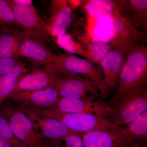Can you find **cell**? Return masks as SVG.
I'll use <instances>...</instances> for the list:
<instances>
[{"label": "cell", "instance_id": "1", "mask_svg": "<svg viewBox=\"0 0 147 147\" xmlns=\"http://www.w3.org/2000/svg\"><path fill=\"white\" fill-rule=\"evenodd\" d=\"M147 81V48L145 44H140L125 54L117 87L108 106L113 107L128 92L145 85Z\"/></svg>", "mask_w": 147, "mask_h": 147}, {"label": "cell", "instance_id": "2", "mask_svg": "<svg viewBox=\"0 0 147 147\" xmlns=\"http://www.w3.org/2000/svg\"><path fill=\"white\" fill-rule=\"evenodd\" d=\"M0 113L8 121L15 136L26 147H52L38 132L28 116L20 107L4 104Z\"/></svg>", "mask_w": 147, "mask_h": 147}, {"label": "cell", "instance_id": "3", "mask_svg": "<svg viewBox=\"0 0 147 147\" xmlns=\"http://www.w3.org/2000/svg\"><path fill=\"white\" fill-rule=\"evenodd\" d=\"M40 117L56 119L74 132L83 133L94 130L113 129L120 126L102 116L82 113H61L41 109L23 110Z\"/></svg>", "mask_w": 147, "mask_h": 147}, {"label": "cell", "instance_id": "4", "mask_svg": "<svg viewBox=\"0 0 147 147\" xmlns=\"http://www.w3.org/2000/svg\"><path fill=\"white\" fill-rule=\"evenodd\" d=\"M18 55V57H26L34 65L41 66L43 68L61 75L73 76L63 68L57 55L47 47L44 41L34 38L25 32L19 42Z\"/></svg>", "mask_w": 147, "mask_h": 147}, {"label": "cell", "instance_id": "5", "mask_svg": "<svg viewBox=\"0 0 147 147\" xmlns=\"http://www.w3.org/2000/svg\"><path fill=\"white\" fill-rule=\"evenodd\" d=\"M108 119L119 126H127L147 110L146 84L131 90L117 104L111 107Z\"/></svg>", "mask_w": 147, "mask_h": 147}, {"label": "cell", "instance_id": "6", "mask_svg": "<svg viewBox=\"0 0 147 147\" xmlns=\"http://www.w3.org/2000/svg\"><path fill=\"white\" fill-rule=\"evenodd\" d=\"M7 1L13 11L17 24L23 31L34 38L48 42L57 49L52 35L36 10L16 4L11 0H7Z\"/></svg>", "mask_w": 147, "mask_h": 147}, {"label": "cell", "instance_id": "7", "mask_svg": "<svg viewBox=\"0 0 147 147\" xmlns=\"http://www.w3.org/2000/svg\"><path fill=\"white\" fill-rule=\"evenodd\" d=\"M110 18L113 35L109 42L113 48L120 50L125 55L133 47L140 44H145L147 42L146 35L129 25L119 13L117 7Z\"/></svg>", "mask_w": 147, "mask_h": 147}, {"label": "cell", "instance_id": "8", "mask_svg": "<svg viewBox=\"0 0 147 147\" xmlns=\"http://www.w3.org/2000/svg\"><path fill=\"white\" fill-rule=\"evenodd\" d=\"M57 56L62 67L70 75H84L97 86L102 96L110 93L104 84L100 67L93 63L67 53Z\"/></svg>", "mask_w": 147, "mask_h": 147}, {"label": "cell", "instance_id": "9", "mask_svg": "<svg viewBox=\"0 0 147 147\" xmlns=\"http://www.w3.org/2000/svg\"><path fill=\"white\" fill-rule=\"evenodd\" d=\"M94 98L92 97L81 99L59 97L53 107L45 110L49 112L66 114H91L108 118L112 108L103 100H94Z\"/></svg>", "mask_w": 147, "mask_h": 147}, {"label": "cell", "instance_id": "10", "mask_svg": "<svg viewBox=\"0 0 147 147\" xmlns=\"http://www.w3.org/2000/svg\"><path fill=\"white\" fill-rule=\"evenodd\" d=\"M54 87L59 97L75 99L96 97L100 92L94 83L79 75L65 76L61 74Z\"/></svg>", "mask_w": 147, "mask_h": 147}, {"label": "cell", "instance_id": "11", "mask_svg": "<svg viewBox=\"0 0 147 147\" xmlns=\"http://www.w3.org/2000/svg\"><path fill=\"white\" fill-rule=\"evenodd\" d=\"M59 98L55 87L41 90L21 91L11 94L8 99L22 110L50 109Z\"/></svg>", "mask_w": 147, "mask_h": 147}, {"label": "cell", "instance_id": "12", "mask_svg": "<svg viewBox=\"0 0 147 147\" xmlns=\"http://www.w3.org/2000/svg\"><path fill=\"white\" fill-rule=\"evenodd\" d=\"M84 147H125L131 144L124 128L81 133Z\"/></svg>", "mask_w": 147, "mask_h": 147}, {"label": "cell", "instance_id": "13", "mask_svg": "<svg viewBox=\"0 0 147 147\" xmlns=\"http://www.w3.org/2000/svg\"><path fill=\"white\" fill-rule=\"evenodd\" d=\"M121 16L131 27L146 35L147 30V0H113Z\"/></svg>", "mask_w": 147, "mask_h": 147}, {"label": "cell", "instance_id": "14", "mask_svg": "<svg viewBox=\"0 0 147 147\" xmlns=\"http://www.w3.org/2000/svg\"><path fill=\"white\" fill-rule=\"evenodd\" d=\"M60 75L44 68L36 69L22 76L11 94L19 92L41 90L53 88Z\"/></svg>", "mask_w": 147, "mask_h": 147}, {"label": "cell", "instance_id": "15", "mask_svg": "<svg viewBox=\"0 0 147 147\" xmlns=\"http://www.w3.org/2000/svg\"><path fill=\"white\" fill-rule=\"evenodd\" d=\"M125 61V53L113 48L100 63L99 67L102 69L104 84L110 93L117 89Z\"/></svg>", "mask_w": 147, "mask_h": 147}, {"label": "cell", "instance_id": "16", "mask_svg": "<svg viewBox=\"0 0 147 147\" xmlns=\"http://www.w3.org/2000/svg\"><path fill=\"white\" fill-rule=\"evenodd\" d=\"M52 13L48 29L51 35L58 36L66 32L72 23V7L68 1H52Z\"/></svg>", "mask_w": 147, "mask_h": 147}, {"label": "cell", "instance_id": "17", "mask_svg": "<svg viewBox=\"0 0 147 147\" xmlns=\"http://www.w3.org/2000/svg\"><path fill=\"white\" fill-rule=\"evenodd\" d=\"M24 112L32 121L35 122L36 126L40 130L41 137L50 140L51 142L75 132L56 119L40 117L28 112Z\"/></svg>", "mask_w": 147, "mask_h": 147}, {"label": "cell", "instance_id": "18", "mask_svg": "<svg viewBox=\"0 0 147 147\" xmlns=\"http://www.w3.org/2000/svg\"><path fill=\"white\" fill-rule=\"evenodd\" d=\"M24 32L18 26H0V59L18 57V45Z\"/></svg>", "mask_w": 147, "mask_h": 147}, {"label": "cell", "instance_id": "19", "mask_svg": "<svg viewBox=\"0 0 147 147\" xmlns=\"http://www.w3.org/2000/svg\"><path fill=\"white\" fill-rule=\"evenodd\" d=\"M124 129L131 144L146 140L147 110L134 119Z\"/></svg>", "mask_w": 147, "mask_h": 147}, {"label": "cell", "instance_id": "20", "mask_svg": "<svg viewBox=\"0 0 147 147\" xmlns=\"http://www.w3.org/2000/svg\"><path fill=\"white\" fill-rule=\"evenodd\" d=\"M85 7L90 16L98 18H111L116 9L113 0L87 1Z\"/></svg>", "mask_w": 147, "mask_h": 147}, {"label": "cell", "instance_id": "21", "mask_svg": "<svg viewBox=\"0 0 147 147\" xmlns=\"http://www.w3.org/2000/svg\"><path fill=\"white\" fill-rule=\"evenodd\" d=\"M86 43V48L92 62L96 64L99 67L101 61L113 49L110 42L96 38H89Z\"/></svg>", "mask_w": 147, "mask_h": 147}, {"label": "cell", "instance_id": "22", "mask_svg": "<svg viewBox=\"0 0 147 147\" xmlns=\"http://www.w3.org/2000/svg\"><path fill=\"white\" fill-rule=\"evenodd\" d=\"M56 43L67 53L73 55H79L92 62L91 59L86 49L81 43L74 41L71 35L66 32L58 36Z\"/></svg>", "mask_w": 147, "mask_h": 147}, {"label": "cell", "instance_id": "23", "mask_svg": "<svg viewBox=\"0 0 147 147\" xmlns=\"http://www.w3.org/2000/svg\"><path fill=\"white\" fill-rule=\"evenodd\" d=\"M28 71L25 64L16 60V59H0V76L18 77L26 74Z\"/></svg>", "mask_w": 147, "mask_h": 147}, {"label": "cell", "instance_id": "24", "mask_svg": "<svg viewBox=\"0 0 147 147\" xmlns=\"http://www.w3.org/2000/svg\"><path fill=\"white\" fill-rule=\"evenodd\" d=\"M0 139L13 147H26L15 136L7 119L0 113Z\"/></svg>", "mask_w": 147, "mask_h": 147}, {"label": "cell", "instance_id": "25", "mask_svg": "<svg viewBox=\"0 0 147 147\" xmlns=\"http://www.w3.org/2000/svg\"><path fill=\"white\" fill-rule=\"evenodd\" d=\"M23 76L18 77L0 76V107L8 99L18 81Z\"/></svg>", "mask_w": 147, "mask_h": 147}, {"label": "cell", "instance_id": "26", "mask_svg": "<svg viewBox=\"0 0 147 147\" xmlns=\"http://www.w3.org/2000/svg\"><path fill=\"white\" fill-rule=\"evenodd\" d=\"M52 147H84L81 133L73 132L50 142Z\"/></svg>", "mask_w": 147, "mask_h": 147}, {"label": "cell", "instance_id": "27", "mask_svg": "<svg viewBox=\"0 0 147 147\" xmlns=\"http://www.w3.org/2000/svg\"><path fill=\"white\" fill-rule=\"evenodd\" d=\"M15 25L18 26L13 11L7 0H0V26Z\"/></svg>", "mask_w": 147, "mask_h": 147}, {"label": "cell", "instance_id": "28", "mask_svg": "<svg viewBox=\"0 0 147 147\" xmlns=\"http://www.w3.org/2000/svg\"><path fill=\"white\" fill-rule=\"evenodd\" d=\"M16 4L30 7L34 10H36L33 4L32 0H11Z\"/></svg>", "mask_w": 147, "mask_h": 147}, {"label": "cell", "instance_id": "29", "mask_svg": "<svg viewBox=\"0 0 147 147\" xmlns=\"http://www.w3.org/2000/svg\"><path fill=\"white\" fill-rule=\"evenodd\" d=\"M0 147H13L10 144L6 141L0 139Z\"/></svg>", "mask_w": 147, "mask_h": 147}, {"label": "cell", "instance_id": "30", "mask_svg": "<svg viewBox=\"0 0 147 147\" xmlns=\"http://www.w3.org/2000/svg\"><path fill=\"white\" fill-rule=\"evenodd\" d=\"M125 147H142L140 144L139 143H135L133 144H131L129 145L128 146Z\"/></svg>", "mask_w": 147, "mask_h": 147}]
</instances>
